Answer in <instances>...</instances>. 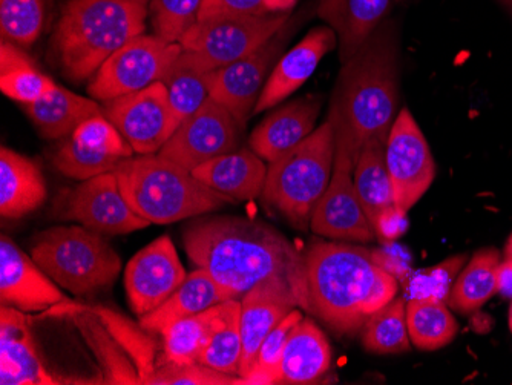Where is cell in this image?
<instances>
[{
    "instance_id": "1",
    "label": "cell",
    "mask_w": 512,
    "mask_h": 385,
    "mask_svg": "<svg viewBox=\"0 0 512 385\" xmlns=\"http://www.w3.org/2000/svg\"><path fill=\"white\" fill-rule=\"evenodd\" d=\"M183 246L192 264L207 270L232 298L279 281L309 307L306 255L270 224L234 215L195 218L183 229Z\"/></svg>"
},
{
    "instance_id": "32",
    "label": "cell",
    "mask_w": 512,
    "mask_h": 385,
    "mask_svg": "<svg viewBox=\"0 0 512 385\" xmlns=\"http://www.w3.org/2000/svg\"><path fill=\"white\" fill-rule=\"evenodd\" d=\"M223 303L177 321L161 333L163 356L157 362H171L177 366H189L198 362L220 321Z\"/></svg>"
},
{
    "instance_id": "15",
    "label": "cell",
    "mask_w": 512,
    "mask_h": 385,
    "mask_svg": "<svg viewBox=\"0 0 512 385\" xmlns=\"http://www.w3.org/2000/svg\"><path fill=\"white\" fill-rule=\"evenodd\" d=\"M134 149L105 114L83 122L54 155V166L65 177L85 181L114 172Z\"/></svg>"
},
{
    "instance_id": "21",
    "label": "cell",
    "mask_w": 512,
    "mask_h": 385,
    "mask_svg": "<svg viewBox=\"0 0 512 385\" xmlns=\"http://www.w3.org/2000/svg\"><path fill=\"white\" fill-rule=\"evenodd\" d=\"M338 45V34L329 25L313 28L304 39L284 54L270 71L253 114L269 111L292 96L315 73L321 60Z\"/></svg>"
},
{
    "instance_id": "8",
    "label": "cell",
    "mask_w": 512,
    "mask_h": 385,
    "mask_svg": "<svg viewBox=\"0 0 512 385\" xmlns=\"http://www.w3.org/2000/svg\"><path fill=\"white\" fill-rule=\"evenodd\" d=\"M289 20L290 13L212 17L198 20L180 43L198 68L212 73L260 48L283 30Z\"/></svg>"
},
{
    "instance_id": "25",
    "label": "cell",
    "mask_w": 512,
    "mask_h": 385,
    "mask_svg": "<svg viewBox=\"0 0 512 385\" xmlns=\"http://www.w3.org/2000/svg\"><path fill=\"white\" fill-rule=\"evenodd\" d=\"M230 298L232 295L207 270L197 267L165 303L140 318V326L149 333L161 335L177 321L211 309Z\"/></svg>"
},
{
    "instance_id": "38",
    "label": "cell",
    "mask_w": 512,
    "mask_h": 385,
    "mask_svg": "<svg viewBox=\"0 0 512 385\" xmlns=\"http://www.w3.org/2000/svg\"><path fill=\"white\" fill-rule=\"evenodd\" d=\"M365 350L376 355H393L411 349L407 327V301L394 298L368 318L364 326Z\"/></svg>"
},
{
    "instance_id": "35",
    "label": "cell",
    "mask_w": 512,
    "mask_h": 385,
    "mask_svg": "<svg viewBox=\"0 0 512 385\" xmlns=\"http://www.w3.org/2000/svg\"><path fill=\"white\" fill-rule=\"evenodd\" d=\"M161 82L168 89L169 103L178 126L211 99V73L198 68L184 50Z\"/></svg>"
},
{
    "instance_id": "31",
    "label": "cell",
    "mask_w": 512,
    "mask_h": 385,
    "mask_svg": "<svg viewBox=\"0 0 512 385\" xmlns=\"http://www.w3.org/2000/svg\"><path fill=\"white\" fill-rule=\"evenodd\" d=\"M407 327L411 344L424 352L444 349L459 333V324L448 304L434 297L407 301Z\"/></svg>"
},
{
    "instance_id": "29",
    "label": "cell",
    "mask_w": 512,
    "mask_h": 385,
    "mask_svg": "<svg viewBox=\"0 0 512 385\" xmlns=\"http://www.w3.org/2000/svg\"><path fill=\"white\" fill-rule=\"evenodd\" d=\"M387 142L371 139L365 143L353 169L356 192L373 229L379 217L393 208L394 194L385 160ZM376 234V232H375Z\"/></svg>"
},
{
    "instance_id": "2",
    "label": "cell",
    "mask_w": 512,
    "mask_h": 385,
    "mask_svg": "<svg viewBox=\"0 0 512 385\" xmlns=\"http://www.w3.org/2000/svg\"><path fill=\"white\" fill-rule=\"evenodd\" d=\"M398 103V36L385 24L342 63L330 105L336 143L348 149L355 165L368 140L387 142Z\"/></svg>"
},
{
    "instance_id": "46",
    "label": "cell",
    "mask_w": 512,
    "mask_h": 385,
    "mask_svg": "<svg viewBox=\"0 0 512 385\" xmlns=\"http://www.w3.org/2000/svg\"><path fill=\"white\" fill-rule=\"evenodd\" d=\"M344 0H319L318 16L335 30Z\"/></svg>"
},
{
    "instance_id": "39",
    "label": "cell",
    "mask_w": 512,
    "mask_h": 385,
    "mask_svg": "<svg viewBox=\"0 0 512 385\" xmlns=\"http://www.w3.org/2000/svg\"><path fill=\"white\" fill-rule=\"evenodd\" d=\"M45 24L43 0H0L2 42L30 47L39 39Z\"/></svg>"
},
{
    "instance_id": "14",
    "label": "cell",
    "mask_w": 512,
    "mask_h": 385,
    "mask_svg": "<svg viewBox=\"0 0 512 385\" xmlns=\"http://www.w3.org/2000/svg\"><path fill=\"white\" fill-rule=\"evenodd\" d=\"M355 160L345 146L336 143L335 166L329 188L322 195L310 221L313 234L341 241L376 240L353 180Z\"/></svg>"
},
{
    "instance_id": "44",
    "label": "cell",
    "mask_w": 512,
    "mask_h": 385,
    "mask_svg": "<svg viewBox=\"0 0 512 385\" xmlns=\"http://www.w3.org/2000/svg\"><path fill=\"white\" fill-rule=\"evenodd\" d=\"M264 0H203L198 20L221 16H267Z\"/></svg>"
},
{
    "instance_id": "33",
    "label": "cell",
    "mask_w": 512,
    "mask_h": 385,
    "mask_svg": "<svg viewBox=\"0 0 512 385\" xmlns=\"http://www.w3.org/2000/svg\"><path fill=\"white\" fill-rule=\"evenodd\" d=\"M56 86L33 60L11 42L0 45V89L8 99L22 105L37 102Z\"/></svg>"
},
{
    "instance_id": "47",
    "label": "cell",
    "mask_w": 512,
    "mask_h": 385,
    "mask_svg": "<svg viewBox=\"0 0 512 385\" xmlns=\"http://www.w3.org/2000/svg\"><path fill=\"white\" fill-rule=\"evenodd\" d=\"M497 293L512 300V264L505 260L497 270Z\"/></svg>"
},
{
    "instance_id": "6",
    "label": "cell",
    "mask_w": 512,
    "mask_h": 385,
    "mask_svg": "<svg viewBox=\"0 0 512 385\" xmlns=\"http://www.w3.org/2000/svg\"><path fill=\"white\" fill-rule=\"evenodd\" d=\"M336 132L327 119L306 140L269 163L264 203L286 218L293 228H310L313 212L332 180Z\"/></svg>"
},
{
    "instance_id": "27",
    "label": "cell",
    "mask_w": 512,
    "mask_h": 385,
    "mask_svg": "<svg viewBox=\"0 0 512 385\" xmlns=\"http://www.w3.org/2000/svg\"><path fill=\"white\" fill-rule=\"evenodd\" d=\"M332 349L322 330L302 318L287 339L278 384H310L329 372Z\"/></svg>"
},
{
    "instance_id": "11",
    "label": "cell",
    "mask_w": 512,
    "mask_h": 385,
    "mask_svg": "<svg viewBox=\"0 0 512 385\" xmlns=\"http://www.w3.org/2000/svg\"><path fill=\"white\" fill-rule=\"evenodd\" d=\"M103 114L138 155L158 154L178 128L163 82L108 100Z\"/></svg>"
},
{
    "instance_id": "3",
    "label": "cell",
    "mask_w": 512,
    "mask_h": 385,
    "mask_svg": "<svg viewBox=\"0 0 512 385\" xmlns=\"http://www.w3.org/2000/svg\"><path fill=\"white\" fill-rule=\"evenodd\" d=\"M306 275L309 312L341 335L361 330L399 289L375 252L336 241L312 244L306 252Z\"/></svg>"
},
{
    "instance_id": "42",
    "label": "cell",
    "mask_w": 512,
    "mask_h": 385,
    "mask_svg": "<svg viewBox=\"0 0 512 385\" xmlns=\"http://www.w3.org/2000/svg\"><path fill=\"white\" fill-rule=\"evenodd\" d=\"M247 384L241 376L226 375L203 364L177 366L171 362H157V370L148 385H226Z\"/></svg>"
},
{
    "instance_id": "41",
    "label": "cell",
    "mask_w": 512,
    "mask_h": 385,
    "mask_svg": "<svg viewBox=\"0 0 512 385\" xmlns=\"http://www.w3.org/2000/svg\"><path fill=\"white\" fill-rule=\"evenodd\" d=\"M203 0H151L155 36L180 43L181 37L198 22Z\"/></svg>"
},
{
    "instance_id": "13",
    "label": "cell",
    "mask_w": 512,
    "mask_h": 385,
    "mask_svg": "<svg viewBox=\"0 0 512 385\" xmlns=\"http://www.w3.org/2000/svg\"><path fill=\"white\" fill-rule=\"evenodd\" d=\"M59 214L60 220L77 221L102 235L131 234L151 224L132 211L114 172L82 181L68 192Z\"/></svg>"
},
{
    "instance_id": "9",
    "label": "cell",
    "mask_w": 512,
    "mask_h": 385,
    "mask_svg": "<svg viewBox=\"0 0 512 385\" xmlns=\"http://www.w3.org/2000/svg\"><path fill=\"white\" fill-rule=\"evenodd\" d=\"M181 53V43L140 34L100 66L89 83V96L108 102L142 91L152 83L161 82Z\"/></svg>"
},
{
    "instance_id": "17",
    "label": "cell",
    "mask_w": 512,
    "mask_h": 385,
    "mask_svg": "<svg viewBox=\"0 0 512 385\" xmlns=\"http://www.w3.org/2000/svg\"><path fill=\"white\" fill-rule=\"evenodd\" d=\"M174 241L169 235L157 238L135 254L125 270V289L135 315H148L165 303L186 280Z\"/></svg>"
},
{
    "instance_id": "16",
    "label": "cell",
    "mask_w": 512,
    "mask_h": 385,
    "mask_svg": "<svg viewBox=\"0 0 512 385\" xmlns=\"http://www.w3.org/2000/svg\"><path fill=\"white\" fill-rule=\"evenodd\" d=\"M289 27L287 24L272 39L243 59L211 73V99L226 106L243 126H246L260 99L261 91L269 79L267 74L270 68L286 45Z\"/></svg>"
},
{
    "instance_id": "19",
    "label": "cell",
    "mask_w": 512,
    "mask_h": 385,
    "mask_svg": "<svg viewBox=\"0 0 512 385\" xmlns=\"http://www.w3.org/2000/svg\"><path fill=\"white\" fill-rule=\"evenodd\" d=\"M0 301L22 312H39L68 301L56 283L20 251L7 235L0 238Z\"/></svg>"
},
{
    "instance_id": "12",
    "label": "cell",
    "mask_w": 512,
    "mask_h": 385,
    "mask_svg": "<svg viewBox=\"0 0 512 385\" xmlns=\"http://www.w3.org/2000/svg\"><path fill=\"white\" fill-rule=\"evenodd\" d=\"M243 129L226 106L209 99L178 126L158 155L192 172L212 158L240 149Z\"/></svg>"
},
{
    "instance_id": "4",
    "label": "cell",
    "mask_w": 512,
    "mask_h": 385,
    "mask_svg": "<svg viewBox=\"0 0 512 385\" xmlns=\"http://www.w3.org/2000/svg\"><path fill=\"white\" fill-rule=\"evenodd\" d=\"M148 8L134 0H68L53 51L69 79H89L129 40L145 33Z\"/></svg>"
},
{
    "instance_id": "53",
    "label": "cell",
    "mask_w": 512,
    "mask_h": 385,
    "mask_svg": "<svg viewBox=\"0 0 512 385\" xmlns=\"http://www.w3.org/2000/svg\"><path fill=\"white\" fill-rule=\"evenodd\" d=\"M394 2H401V0H394Z\"/></svg>"
},
{
    "instance_id": "18",
    "label": "cell",
    "mask_w": 512,
    "mask_h": 385,
    "mask_svg": "<svg viewBox=\"0 0 512 385\" xmlns=\"http://www.w3.org/2000/svg\"><path fill=\"white\" fill-rule=\"evenodd\" d=\"M241 355L238 376L246 379L252 372L256 355L266 336L278 326L293 309L309 310L306 301L295 290L279 281L258 284L241 298Z\"/></svg>"
},
{
    "instance_id": "34",
    "label": "cell",
    "mask_w": 512,
    "mask_h": 385,
    "mask_svg": "<svg viewBox=\"0 0 512 385\" xmlns=\"http://www.w3.org/2000/svg\"><path fill=\"white\" fill-rule=\"evenodd\" d=\"M79 306L102 321L103 326L134 362L142 384L148 385L157 370L158 361L157 343L152 338V333L143 329L140 323H132L125 315L108 307L89 306V304H79Z\"/></svg>"
},
{
    "instance_id": "28",
    "label": "cell",
    "mask_w": 512,
    "mask_h": 385,
    "mask_svg": "<svg viewBox=\"0 0 512 385\" xmlns=\"http://www.w3.org/2000/svg\"><path fill=\"white\" fill-rule=\"evenodd\" d=\"M23 106L37 131L51 140L68 137L86 120L103 114V106L96 100L86 99L59 85L37 102Z\"/></svg>"
},
{
    "instance_id": "52",
    "label": "cell",
    "mask_w": 512,
    "mask_h": 385,
    "mask_svg": "<svg viewBox=\"0 0 512 385\" xmlns=\"http://www.w3.org/2000/svg\"><path fill=\"white\" fill-rule=\"evenodd\" d=\"M134 2H138V4H143V5L151 4V0H134Z\"/></svg>"
},
{
    "instance_id": "5",
    "label": "cell",
    "mask_w": 512,
    "mask_h": 385,
    "mask_svg": "<svg viewBox=\"0 0 512 385\" xmlns=\"http://www.w3.org/2000/svg\"><path fill=\"white\" fill-rule=\"evenodd\" d=\"M114 174L132 211L149 223H177L234 203L158 154L125 158Z\"/></svg>"
},
{
    "instance_id": "37",
    "label": "cell",
    "mask_w": 512,
    "mask_h": 385,
    "mask_svg": "<svg viewBox=\"0 0 512 385\" xmlns=\"http://www.w3.org/2000/svg\"><path fill=\"white\" fill-rule=\"evenodd\" d=\"M394 0H344L335 31L341 63L352 59L368 37L381 27Z\"/></svg>"
},
{
    "instance_id": "40",
    "label": "cell",
    "mask_w": 512,
    "mask_h": 385,
    "mask_svg": "<svg viewBox=\"0 0 512 385\" xmlns=\"http://www.w3.org/2000/svg\"><path fill=\"white\" fill-rule=\"evenodd\" d=\"M302 318L304 316L301 310L296 307L266 336L256 355L252 372L246 378L247 384H278L279 367H281L287 339L293 327Z\"/></svg>"
},
{
    "instance_id": "10",
    "label": "cell",
    "mask_w": 512,
    "mask_h": 385,
    "mask_svg": "<svg viewBox=\"0 0 512 385\" xmlns=\"http://www.w3.org/2000/svg\"><path fill=\"white\" fill-rule=\"evenodd\" d=\"M385 160L394 205L407 214L427 194L436 178L430 145L408 108H402L394 119L385 146Z\"/></svg>"
},
{
    "instance_id": "23",
    "label": "cell",
    "mask_w": 512,
    "mask_h": 385,
    "mask_svg": "<svg viewBox=\"0 0 512 385\" xmlns=\"http://www.w3.org/2000/svg\"><path fill=\"white\" fill-rule=\"evenodd\" d=\"M266 160L250 148L227 152L192 171L204 185L230 198L234 203L261 198L266 185Z\"/></svg>"
},
{
    "instance_id": "48",
    "label": "cell",
    "mask_w": 512,
    "mask_h": 385,
    "mask_svg": "<svg viewBox=\"0 0 512 385\" xmlns=\"http://www.w3.org/2000/svg\"><path fill=\"white\" fill-rule=\"evenodd\" d=\"M295 4L296 0H264V7L272 14L289 13Z\"/></svg>"
},
{
    "instance_id": "45",
    "label": "cell",
    "mask_w": 512,
    "mask_h": 385,
    "mask_svg": "<svg viewBox=\"0 0 512 385\" xmlns=\"http://www.w3.org/2000/svg\"><path fill=\"white\" fill-rule=\"evenodd\" d=\"M404 218L405 212L399 211L396 206L385 211L379 217L378 224H376V238L385 243V241H391L399 237L402 232V221H404Z\"/></svg>"
},
{
    "instance_id": "20",
    "label": "cell",
    "mask_w": 512,
    "mask_h": 385,
    "mask_svg": "<svg viewBox=\"0 0 512 385\" xmlns=\"http://www.w3.org/2000/svg\"><path fill=\"white\" fill-rule=\"evenodd\" d=\"M54 378L37 350L30 318L22 310L2 304L0 309V384H65Z\"/></svg>"
},
{
    "instance_id": "7",
    "label": "cell",
    "mask_w": 512,
    "mask_h": 385,
    "mask_svg": "<svg viewBox=\"0 0 512 385\" xmlns=\"http://www.w3.org/2000/svg\"><path fill=\"white\" fill-rule=\"evenodd\" d=\"M31 257L57 286L76 297L109 289L122 270V260L111 244L82 224L40 232Z\"/></svg>"
},
{
    "instance_id": "43",
    "label": "cell",
    "mask_w": 512,
    "mask_h": 385,
    "mask_svg": "<svg viewBox=\"0 0 512 385\" xmlns=\"http://www.w3.org/2000/svg\"><path fill=\"white\" fill-rule=\"evenodd\" d=\"M465 261H467V255H456L440 263L439 266L422 270L421 277L417 280V293L414 297H434L447 303L451 284L463 269Z\"/></svg>"
},
{
    "instance_id": "49",
    "label": "cell",
    "mask_w": 512,
    "mask_h": 385,
    "mask_svg": "<svg viewBox=\"0 0 512 385\" xmlns=\"http://www.w3.org/2000/svg\"><path fill=\"white\" fill-rule=\"evenodd\" d=\"M503 254H505V261L512 264V234L509 235L508 241H506L505 252H503Z\"/></svg>"
},
{
    "instance_id": "26",
    "label": "cell",
    "mask_w": 512,
    "mask_h": 385,
    "mask_svg": "<svg viewBox=\"0 0 512 385\" xmlns=\"http://www.w3.org/2000/svg\"><path fill=\"white\" fill-rule=\"evenodd\" d=\"M46 183L39 165L10 148L0 151V214L22 218L45 203Z\"/></svg>"
},
{
    "instance_id": "36",
    "label": "cell",
    "mask_w": 512,
    "mask_h": 385,
    "mask_svg": "<svg viewBox=\"0 0 512 385\" xmlns=\"http://www.w3.org/2000/svg\"><path fill=\"white\" fill-rule=\"evenodd\" d=\"M240 318L241 301L238 298L224 301L220 321L215 326L206 349L198 358V364L211 367L226 375L238 376L241 355H243Z\"/></svg>"
},
{
    "instance_id": "51",
    "label": "cell",
    "mask_w": 512,
    "mask_h": 385,
    "mask_svg": "<svg viewBox=\"0 0 512 385\" xmlns=\"http://www.w3.org/2000/svg\"><path fill=\"white\" fill-rule=\"evenodd\" d=\"M508 323H509V330H511V333H512V303H511V307H509V320H508Z\"/></svg>"
},
{
    "instance_id": "24",
    "label": "cell",
    "mask_w": 512,
    "mask_h": 385,
    "mask_svg": "<svg viewBox=\"0 0 512 385\" xmlns=\"http://www.w3.org/2000/svg\"><path fill=\"white\" fill-rule=\"evenodd\" d=\"M46 315L69 316L73 320L99 362L103 384H142L134 362L96 315L69 300L51 307Z\"/></svg>"
},
{
    "instance_id": "30",
    "label": "cell",
    "mask_w": 512,
    "mask_h": 385,
    "mask_svg": "<svg viewBox=\"0 0 512 385\" xmlns=\"http://www.w3.org/2000/svg\"><path fill=\"white\" fill-rule=\"evenodd\" d=\"M500 263V252L496 247H483L477 251L454 281L447 298L448 307L468 315L488 303L497 293Z\"/></svg>"
},
{
    "instance_id": "22",
    "label": "cell",
    "mask_w": 512,
    "mask_h": 385,
    "mask_svg": "<svg viewBox=\"0 0 512 385\" xmlns=\"http://www.w3.org/2000/svg\"><path fill=\"white\" fill-rule=\"evenodd\" d=\"M321 108V97L309 96L270 112L250 135L249 148L267 163L275 162L315 131Z\"/></svg>"
},
{
    "instance_id": "50",
    "label": "cell",
    "mask_w": 512,
    "mask_h": 385,
    "mask_svg": "<svg viewBox=\"0 0 512 385\" xmlns=\"http://www.w3.org/2000/svg\"><path fill=\"white\" fill-rule=\"evenodd\" d=\"M500 4L509 11V14L512 16V0H499Z\"/></svg>"
}]
</instances>
